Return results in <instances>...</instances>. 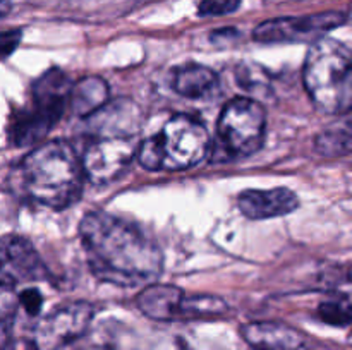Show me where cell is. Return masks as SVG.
Masks as SVG:
<instances>
[{
  "label": "cell",
  "mask_w": 352,
  "mask_h": 350,
  "mask_svg": "<svg viewBox=\"0 0 352 350\" xmlns=\"http://www.w3.org/2000/svg\"><path fill=\"white\" fill-rule=\"evenodd\" d=\"M212 137L205 124L188 113L172 117L164 129L138 146V161L150 172H179L210 156Z\"/></svg>",
  "instance_id": "5b68a950"
},
{
  "label": "cell",
  "mask_w": 352,
  "mask_h": 350,
  "mask_svg": "<svg viewBox=\"0 0 352 350\" xmlns=\"http://www.w3.org/2000/svg\"><path fill=\"white\" fill-rule=\"evenodd\" d=\"M21 38H23V31L21 30L2 31V33H0V58L9 57V55L19 47Z\"/></svg>",
  "instance_id": "44dd1931"
},
{
  "label": "cell",
  "mask_w": 352,
  "mask_h": 350,
  "mask_svg": "<svg viewBox=\"0 0 352 350\" xmlns=\"http://www.w3.org/2000/svg\"><path fill=\"white\" fill-rule=\"evenodd\" d=\"M239 211L250 220H268L289 215L299 208V198L287 187L248 189L237 198Z\"/></svg>",
  "instance_id": "7c38bea8"
},
{
  "label": "cell",
  "mask_w": 352,
  "mask_h": 350,
  "mask_svg": "<svg viewBox=\"0 0 352 350\" xmlns=\"http://www.w3.org/2000/svg\"><path fill=\"white\" fill-rule=\"evenodd\" d=\"M47 277V268L30 240L19 235L0 239V283L12 287L21 281H36Z\"/></svg>",
  "instance_id": "30bf717a"
},
{
  "label": "cell",
  "mask_w": 352,
  "mask_h": 350,
  "mask_svg": "<svg viewBox=\"0 0 352 350\" xmlns=\"http://www.w3.org/2000/svg\"><path fill=\"white\" fill-rule=\"evenodd\" d=\"M302 81L315 106L330 115H342L352 105L351 50L333 38L313 41L302 67Z\"/></svg>",
  "instance_id": "277c9868"
},
{
  "label": "cell",
  "mask_w": 352,
  "mask_h": 350,
  "mask_svg": "<svg viewBox=\"0 0 352 350\" xmlns=\"http://www.w3.org/2000/svg\"><path fill=\"white\" fill-rule=\"evenodd\" d=\"M172 89L189 100L213 96L219 89V75L212 69L198 64L181 65L172 74Z\"/></svg>",
  "instance_id": "5bb4252c"
},
{
  "label": "cell",
  "mask_w": 352,
  "mask_h": 350,
  "mask_svg": "<svg viewBox=\"0 0 352 350\" xmlns=\"http://www.w3.org/2000/svg\"><path fill=\"white\" fill-rule=\"evenodd\" d=\"M17 302L24 307V311L31 316H36L40 312L41 304H43V299H41V294L36 290V288H26L19 294L17 297Z\"/></svg>",
  "instance_id": "ffe728a7"
},
{
  "label": "cell",
  "mask_w": 352,
  "mask_h": 350,
  "mask_svg": "<svg viewBox=\"0 0 352 350\" xmlns=\"http://www.w3.org/2000/svg\"><path fill=\"white\" fill-rule=\"evenodd\" d=\"M267 132V112L248 96H236L223 106L217 126V141L212 143L213 158L234 161L261 150Z\"/></svg>",
  "instance_id": "8992f818"
},
{
  "label": "cell",
  "mask_w": 352,
  "mask_h": 350,
  "mask_svg": "<svg viewBox=\"0 0 352 350\" xmlns=\"http://www.w3.org/2000/svg\"><path fill=\"white\" fill-rule=\"evenodd\" d=\"M243 0H201L198 7V14L203 17L226 16L236 12Z\"/></svg>",
  "instance_id": "d6986e66"
},
{
  "label": "cell",
  "mask_w": 352,
  "mask_h": 350,
  "mask_svg": "<svg viewBox=\"0 0 352 350\" xmlns=\"http://www.w3.org/2000/svg\"><path fill=\"white\" fill-rule=\"evenodd\" d=\"M14 191L50 209H65L82 192L85 174L78 153L67 141L55 139L31 150L14 168Z\"/></svg>",
  "instance_id": "3957f363"
},
{
  "label": "cell",
  "mask_w": 352,
  "mask_h": 350,
  "mask_svg": "<svg viewBox=\"0 0 352 350\" xmlns=\"http://www.w3.org/2000/svg\"><path fill=\"white\" fill-rule=\"evenodd\" d=\"M93 319V307L88 302H72L55 309L36 328V349L57 350L85 335Z\"/></svg>",
  "instance_id": "9c48e42d"
},
{
  "label": "cell",
  "mask_w": 352,
  "mask_h": 350,
  "mask_svg": "<svg viewBox=\"0 0 352 350\" xmlns=\"http://www.w3.org/2000/svg\"><path fill=\"white\" fill-rule=\"evenodd\" d=\"M109 93L110 89L105 79L98 75L82 78L81 81L71 86V91H69V103H71L72 112L79 119H86L109 102Z\"/></svg>",
  "instance_id": "9a60e30c"
},
{
  "label": "cell",
  "mask_w": 352,
  "mask_h": 350,
  "mask_svg": "<svg viewBox=\"0 0 352 350\" xmlns=\"http://www.w3.org/2000/svg\"><path fill=\"white\" fill-rule=\"evenodd\" d=\"M318 316L322 321L332 326L351 325V299L349 295H333L318 305Z\"/></svg>",
  "instance_id": "e0dca14e"
},
{
  "label": "cell",
  "mask_w": 352,
  "mask_h": 350,
  "mask_svg": "<svg viewBox=\"0 0 352 350\" xmlns=\"http://www.w3.org/2000/svg\"><path fill=\"white\" fill-rule=\"evenodd\" d=\"M69 91L71 82L60 69L54 67L45 72L33 86V106L17 113L10 122V143L24 148L43 139L64 113Z\"/></svg>",
  "instance_id": "52a82bcc"
},
{
  "label": "cell",
  "mask_w": 352,
  "mask_h": 350,
  "mask_svg": "<svg viewBox=\"0 0 352 350\" xmlns=\"http://www.w3.org/2000/svg\"><path fill=\"white\" fill-rule=\"evenodd\" d=\"M237 38H239V33H237L236 30H222L212 33V38H210V40H212V43H219L220 40H223L226 43H232Z\"/></svg>",
  "instance_id": "7402d4cb"
},
{
  "label": "cell",
  "mask_w": 352,
  "mask_h": 350,
  "mask_svg": "<svg viewBox=\"0 0 352 350\" xmlns=\"http://www.w3.org/2000/svg\"><path fill=\"white\" fill-rule=\"evenodd\" d=\"M136 305L155 321H188V295L175 285H146L138 294Z\"/></svg>",
  "instance_id": "8fae6325"
},
{
  "label": "cell",
  "mask_w": 352,
  "mask_h": 350,
  "mask_svg": "<svg viewBox=\"0 0 352 350\" xmlns=\"http://www.w3.org/2000/svg\"><path fill=\"white\" fill-rule=\"evenodd\" d=\"M141 126L140 106L129 98L107 102L86 117V144L79 158L85 177L96 185L122 177L136 158Z\"/></svg>",
  "instance_id": "7a4b0ae2"
},
{
  "label": "cell",
  "mask_w": 352,
  "mask_h": 350,
  "mask_svg": "<svg viewBox=\"0 0 352 350\" xmlns=\"http://www.w3.org/2000/svg\"><path fill=\"white\" fill-rule=\"evenodd\" d=\"M79 239L88 266L100 281L138 287L162 275V250L140 226L103 211H91L79 223Z\"/></svg>",
  "instance_id": "6da1fadb"
},
{
  "label": "cell",
  "mask_w": 352,
  "mask_h": 350,
  "mask_svg": "<svg viewBox=\"0 0 352 350\" xmlns=\"http://www.w3.org/2000/svg\"><path fill=\"white\" fill-rule=\"evenodd\" d=\"M241 336L254 350H299L306 340L302 331L280 321L248 323Z\"/></svg>",
  "instance_id": "4fadbf2b"
},
{
  "label": "cell",
  "mask_w": 352,
  "mask_h": 350,
  "mask_svg": "<svg viewBox=\"0 0 352 350\" xmlns=\"http://www.w3.org/2000/svg\"><path fill=\"white\" fill-rule=\"evenodd\" d=\"M347 23V14L340 10L309 14V16L277 17L254 27L253 38L260 43H305L316 41L329 31Z\"/></svg>",
  "instance_id": "ba28073f"
},
{
  "label": "cell",
  "mask_w": 352,
  "mask_h": 350,
  "mask_svg": "<svg viewBox=\"0 0 352 350\" xmlns=\"http://www.w3.org/2000/svg\"><path fill=\"white\" fill-rule=\"evenodd\" d=\"M352 132L349 122L344 126H332L320 132L315 139L316 153L325 158H340L351 153Z\"/></svg>",
  "instance_id": "2e32d148"
},
{
  "label": "cell",
  "mask_w": 352,
  "mask_h": 350,
  "mask_svg": "<svg viewBox=\"0 0 352 350\" xmlns=\"http://www.w3.org/2000/svg\"><path fill=\"white\" fill-rule=\"evenodd\" d=\"M17 305L19 302H17V295L14 294L12 288L0 283V350L9 345Z\"/></svg>",
  "instance_id": "ac0fdd59"
}]
</instances>
